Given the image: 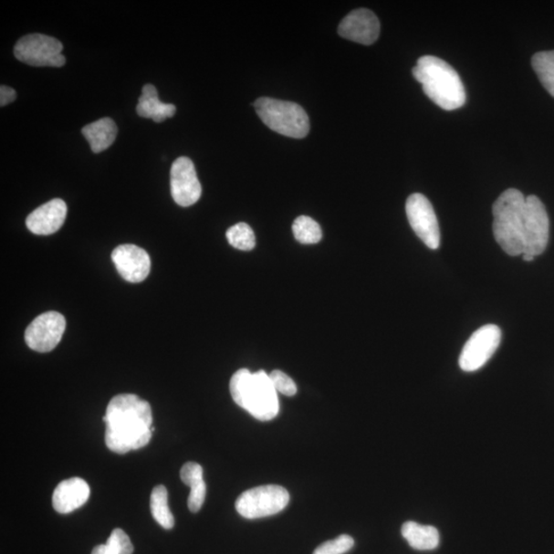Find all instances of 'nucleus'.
<instances>
[{
  "label": "nucleus",
  "mask_w": 554,
  "mask_h": 554,
  "mask_svg": "<svg viewBox=\"0 0 554 554\" xmlns=\"http://www.w3.org/2000/svg\"><path fill=\"white\" fill-rule=\"evenodd\" d=\"M413 76L423 86L426 96L441 109H460L466 102V92L459 74L452 66L434 56L421 57Z\"/></svg>",
  "instance_id": "obj_3"
},
{
  "label": "nucleus",
  "mask_w": 554,
  "mask_h": 554,
  "mask_svg": "<svg viewBox=\"0 0 554 554\" xmlns=\"http://www.w3.org/2000/svg\"><path fill=\"white\" fill-rule=\"evenodd\" d=\"M289 502L285 487L267 485L244 492L235 502V508L245 518L255 519L279 514Z\"/></svg>",
  "instance_id": "obj_6"
},
{
  "label": "nucleus",
  "mask_w": 554,
  "mask_h": 554,
  "mask_svg": "<svg viewBox=\"0 0 554 554\" xmlns=\"http://www.w3.org/2000/svg\"><path fill=\"white\" fill-rule=\"evenodd\" d=\"M106 544L110 545L118 554H131L134 552V547L130 537L121 528H115Z\"/></svg>",
  "instance_id": "obj_26"
},
{
  "label": "nucleus",
  "mask_w": 554,
  "mask_h": 554,
  "mask_svg": "<svg viewBox=\"0 0 554 554\" xmlns=\"http://www.w3.org/2000/svg\"><path fill=\"white\" fill-rule=\"evenodd\" d=\"M68 216V205L65 202L56 200L40 205L26 219L27 228L37 235H51L59 230Z\"/></svg>",
  "instance_id": "obj_14"
},
{
  "label": "nucleus",
  "mask_w": 554,
  "mask_h": 554,
  "mask_svg": "<svg viewBox=\"0 0 554 554\" xmlns=\"http://www.w3.org/2000/svg\"><path fill=\"white\" fill-rule=\"evenodd\" d=\"M180 476L182 482L190 486L188 508L195 514L203 507L206 495L203 467L195 462H188L181 468Z\"/></svg>",
  "instance_id": "obj_17"
},
{
  "label": "nucleus",
  "mask_w": 554,
  "mask_h": 554,
  "mask_svg": "<svg viewBox=\"0 0 554 554\" xmlns=\"http://www.w3.org/2000/svg\"><path fill=\"white\" fill-rule=\"evenodd\" d=\"M111 258L119 274L129 283H142L151 274V257L145 250L135 245L119 246L112 252Z\"/></svg>",
  "instance_id": "obj_12"
},
{
  "label": "nucleus",
  "mask_w": 554,
  "mask_h": 554,
  "mask_svg": "<svg viewBox=\"0 0 554 554\" xmlns=\"http://www.w3.org/2000/svg\"><path fill=\"white\" fill-rule=\"evenodd\" d=\"M254 107L261 120L280 135L302 139L309 133L308 115L300 105L277 99L260 98Z\"/></svg>",
  "instance_id": "obj_5"
},
{
  "label": "nucleus",
  "mask_w": 554,
  "mask_h": 554,
  "mask_svg": "<svg viewBox=\"0 0 554 554\" xmlns=\"http://www.w3.org/2000/svg\"><path fill=\"white\" fill-rule=\"evenodd\" d=\"M501 329L496 325H486L471 335L463 347L459 365L465 371H475L486 365L501 343Z\"/></svg>",
  "instance_id": "obj_8"
},
{
  "label": "nucleus",
  "mask_w": 554,
  "mask_h": 554,
  "mask_svg": "<svg viewBox=\"0 0 554 554\" xmlns=\"http://www.w3.org/2000/svg\"><path fill=\"white\" fill-rule=\"evenodd\" d=\"M168 490L162 485L156 486L152 493L151 509L153 518L165 530H171L175 525V518L170 510Z\"/></svg>",
  "instance_id": "obj_20"
},
{
  "label": "nucleus",
  "mask_w": 554,
  "mask_h": 554,
  "mask_svg": "<svg viewBox=\"0 0 554 554\" xmlns=\"http://www.w3.org/2000/svg\"><path fill=\"white\" fill-rule=\"evenodd\" d=\"M269 378L277 392L287 396H294L297 393V386L293 379L289 378L284 371L279 370L271 371Z\"/></svg>",
  "instance_id": "obj_25"
},
{
  "label": "nucleus",
  "mask_w": 554,
  "mask_h": 554,
  "mask_svg": "<svg viewBox=\"0 0 554 554\" xmlns=\"http://www.w3.org/2000/svg\"><path fill=\"white\" fill-rule=\"evenodd\" d=\"M339 36L365 46L374 44L380 35L377 16L367 8L347 15L338 28Z\"/></svg>",
  "instance_id": "obj_13"
},
{
  "label": "nucleus",
  "mask_w": 554,
  "mask_h": 554,
  "mask_svg": "<svg viewBox=\"0 0 554 554\" xmlns=\"http://www.w3.org/2000/svg\"><path fill=\"white\" fill-rule=\"evenodd\" d=\"M118 131L117 123L109 118L89 123L81 130L94 153L103 152L110 148L117 139Z\"/></svg>",
  "instance_id": "obj_18"
},
{
  "label": "nucleus",
  "mask_w": 554,
  "mask_h": 554,
  "mask_svg": "<svg viewBox=\"0 0 554 554\" xmlns=\"http://www.w3.org/2000/svg\"><path fill=\"white\" fill-rule=\"evenodd\" d=\"M523 257H524V260L527 262H532L535 259L534 256L528 255V254H524Z\"/></svg>",
  "instance_id": "obj_29"
},
{
  "label": "nucleus",
  "mask_w": 554,
  "mask_h": 554,
  "mask_svg": "<svg viewBox=\"0 0 554 554\" xmlns=\"http://www.w3.org/2000/svg\"><path fill=\"white\" fill-rule=\"evenodd\" d=\"M16 98V90L12 88L7 86H2V88H0V105H2V107L14 102Z\"/></svg>",
  "instance_id": "obj_27"
},
{
  "label": "nucleus",
  "mask_w": 554,
  "mask_h": 554,
  "mask_svg": "<svg viewBox=\"0 0 554 554\" xmlns=\"http://www.w3.org/2000/svg\"><path fill=\"white\" fill-rule=\"evenodd\" d=\"M493 216L496 242L512 257L524 254L536 257L547 250L549 218L538 197L507 189L494 203Z\"/></svg>",
  "instance_id": "obj_1"
},
{
  "label": "nucleus",
  "mask_w": 554,
  "mask_h": 554,
  "mask_svg": "<svg viewBox=\"0 0 554 554\" xmlns=\"http://www.w3.org/2000/svg\"><path fill=\"white\" fill-rule=\"evenodd\" d=\"M92 554H105V544L98 545V547L93 549Z\"/></svg>",
  "instance_id": "obj_28"
},
{
  "label": "nucleus",
  "mask_w": 554,
  "mask_h": 554,
  "mask_svg": "<svg viewBox=\"0 0 554 554\" xmlns=\"http://www.w3.org/2000/svg\"><path fill=\"white\" fill-rule=\"evenodd\" d=\"M402 535L416 550H434L440 545V533L433 526L407 522L402 527Z\"/></svg>",
  "instance_id": "obj_19"
},
{
  "label": "nucleus",
  "mask_w": 554,
  "mask_h": 554,
  "mask_svg": "<svg viewBox=\"0 0 554 554\" xmlns=\"http://www.w3.org/2000/svg\"><path fill=\"white\" fill-rule=\"evenodd\" d=\"M292 228L295 238L303 245H314L321 241V228L319 223L310 217H298Z\"/></svg>",
  "instance_id": "obj_22"
},
{
  "label": "nucleus",
  "mask_w": 554,
  "mask_h": 554,
  "mask_svg": "<svg viewBox=\"0 0 554 554\" xmlns=\"http://www.w3.org/2000/svg\"><path fill=\"white\" fill-rule=\"evenodd\" d=\"M532 66L545 89L554 98V51L535 54Z\"/></svg>",
  "instance_id": "obj_21"
},
{
  "label": "nucleus",
  "mask_w": 554,
  "mask_h": 554,
  "mask_svg": "<svg viewBox=\"0 0 554 554\" xmlns=\"http://www.w3.org/2000/svg\"><path fill=\"white\" fill-rule=\"evenodd\" d=\"M408 220L413 230L429 249L441 245V231L436 214L428 198L421 193L409 196L406 204Z\"/></svg>",
  "instance_id": "obj_9"
},
{
  "label": "nucleus",
  "mask_w": 554,
  "mask_h": 554,
  "mask_svg": "<svg viewBox=\"0 0 554 554\" xmlns=\"http://www.w3.org/2000/svg\"><path fill=\"white\" fill-rule=\"evenodd\" d=\"M107 448L118 454L144 448L152 437L151 404L135 394H120L109 403L103 418Z\"/></svg>",
  "instance_id": "obj_2"
},
{
  "label": "nucleus",
  "mask_w": 554,
  "mask_h": 554,
  "mask_svg": "<svg viewBox=\"0 0 554 554\" xmlns=\"http://www.w3.org/2000/svg\"><path fill=\"white\" fill-rule=\"evenodd\" d=\"M230 393L237 406L256 419L270 421L278 415L277 392L264 371L238 370L230 380Z\"/></svg>",
  "instance_id": "obj_4"
},
{
  "label": "nucleus",
  "mask_w": 554,
  "mask_h": 554,
  "mask_svg": "<svg viewBox=\"0 0 554 554\" xmlns=\"http://www.w3.org/2000/svg\"><path fill=\"white\" fill-rule=\"evenodd\" d=\"M65 329L66 319L62 314L48 311L31 322L25 332V341L32 350L49 352L60 343Z\"/></svg>",
  "instance_id": "obj_10"
},
{
  "label": "nucleus",
  "mask_w": 554,
  "mask_h": 554,
  "mask_svg": "<svg viewBox=\"0 0 554 554\" xmlns=\"http://www.w3.org/2000/svg\"><path fill=\"white\" fill-rule=\"evenodd\" d=\"M171 193L173 201L181 206H190L202 196V184L194 164L188 157H179L171 169Z\"/></svg>",
  "instance_id": "obj_11"
},
{
  "label": "nucleus",
  "mask_w": 554,
  "mask_h": 554,
  "mask_svg": "<svg viewBox=\"0 0 554 554\" xmlns=\"http://www.w3.org/2000/svg\"><path fill=\"white\" fill-rule=\"evenodd\" d=\"M354 547V540L350 535H340L334 540L319 545L313 554H344Z\"/></svg>",
  "instance_id": "obj_24"
},
{
  "label": "nucleus",
  "mask_w": 554,
  "mask_h": 554,
  "mask_svg": "<svg viewBox=\"0 0 554 554\" xmlns=\"http://www.w3.org/2000/svg\"><path fill=\"white\" fill-rule=\"evenodd\" d=\"M136 110L141 118L152 120L155 122H162L172 118L177 109L175 105L164 104L160 101L155 87L146 85L142 89V95L139 98Z\"/></svg>",
  "instance_id": "obj_16"
},
{
  "label": "nucleus",
  "mask_w": 554,
  "mask_h": 554,
  "mask_svg": "<svg viewBox=\"0 0 554 554\" xmlns=\"http://www.w3.org/2000/svg\"><path fill=\"white\" fill-rule=\"evenodd\" d=\"M62 51L61 41L39 33L23 37L14 48L16 59L36 68H62L66 62Z\"/></svg>",
  "instance_id": "obj_7"
},
{
  "label": "nucleus",
  "mask_w": 554,
  "mask_h": 554,
  "mask_svg": "<svg viewBox=\"0 0 554 554\" xmlns=\"http://www.w3.org/2000/svg\"><path fill=\"white\" fill-rule=\"evenodd\" d=\"M89 486L84 479L72 477L57 486L53 494V507L62 515L85 506L89 497Z\"/></svg>",
  "instance_id": "obj_15"
},
{
  "label": "nucleus",
  "mask_w": 554,
  "mask_h": 554,
  "mask_svg": "<svg viewBox=\"0 0 554 554\" xmlns=\"http://www.w3.org/2000/svg\"><path fill=\"white\" fill-rule=\"evenodd\" d=\"M226 237L231 246L241 251H252L256 246V237L253 229L246 223L230 227Z\"/></svg>",
  "instance_id": "obj_23"
}]
</instances>
